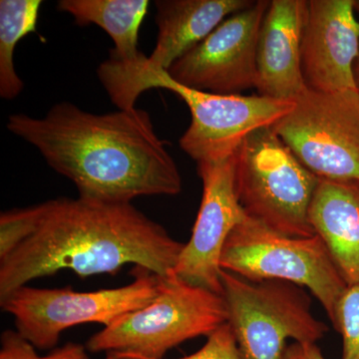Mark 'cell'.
Returning a JSON list of instances; mask_svg holds the SVG:
<instances>
[{
	"label": "cell",
	"instance_id": "cell-1",
	"mask_svg": "<svg viewBox=\"0 0 359 359\" xmlns=\"http://www.w3.org/2000/svg\"><path fill=\"white\" fill-rule=\"evenodd\" d=\"M184 247L132 203L58 198L11 210L0 216V299L65 269L87 278L132 264L168 276Z\"/></svg>",
	"mask_w": 359,
	"mask_h": 359
},
{
	"label": "cell",
	"instance_id": "cell-2",
	"mask_svg": "<svg viewBox=\"0 0 359 359\" xmlns=\"http://www.w3.org/2000/svg\"><path fill=\"white\" fill-rule=\"evenodd\" d=\"M7 129L69 179L79 197L132 203L147 196H176L183 188L176 162L150 115L136 107L93 114L62 102L43 118L11 115Z\"/></svg>",
	"mask_w": 359,
	"mask_h": 359
},
{
	"label": "cell",
	"instance_id": "cell-3",
	"mask_svg": "<svg viewBox=\"0 0 359 359\" xmlns=\"http://www.w3.org/2000/svg\"><path fill=\"white\" fill-rule=\"evenodd\" d=\"M98 76L119 110L133 109L137 99L149 89H166L178 95L192 116L180 138V147L197 163L236 155L249 135L273 126L294 106V102L261 95H226L189 88L174 81L165 70L129 72L103 62Z\"/></svg>",
	"mask_w": 359,
	"mask_h": 359
},
{
	"label": "cell",
	"instance_id": "cell-4",
	"mask_svg": "<svg viewBox=\"0 0 359 359\" xmlns=\"http://www.w3.org/2000/svg\"><path fill=\"white\" fill-rule=\"evenodd\" d=\"M159 278L154 301L92 335L87 351L104 353L105 359H163L179 344L209 337L228 323L222 294L189 285L174 271Z\"/></svg>",
	"mask_w": 359,
	"mask_h": 359
},
{
	"label": "cell",
	"instance_id": "cell-5",
	"mask_svg": "<svg viewBox=\"0 0 359 359\" xmlns=\"http://www.w3.org/2000/svg\"><path fill=\"white\" fill-rule=\"evenodd\" d=\"M318 183L271 127L252 132L236 153L238 202L248 217L283 235L316 236L309 210Z\"/></svg>",
	"mask_w": 359,
	"mask_h": 359
},
{
	"label": "cell",
	"instance_id": "cell-6",
	"mask_svg": "<svg viewBox=\"0 0 359 359\" xmlns=\"http://www.w3.org/2000/svg\"><path fill=\"white\" fill-rule=\"evenodd\" d=\"M222 297L241 359H283L287 341L316 344L325 323L311 311L304 287L280 280H252L221 271Z\"/></svg>",
	"mask_w": 359,
	"mask_h": 359
},
{
	"label": "cell",
	"instance_id": "cell-7",
	"mask_svg": "<svg viewBox=\"0 0 359 359\" xmlns=\"http://www.w3.org/2000/svg\"><path fill=\"white\" fill-rule=\"evenodd\" d=\"M219 266L252 280H280L309 290L334 323L347 285L318 235H283L248 217L224 243Z\"/></svg>",
	"mask_w": 359,
	"mask_h": 359
},
{
	"label": "cell",
	"instance_id": "cell-8",
	"mask_svg": "<svg viewBox=\"0 0 359 359\" xmlns=\"http://www.w3.org/2000/svg\"><path fill=\"white\" fill-rule=\"evenodd\" d=\"M133 273L129 285L95 292L23 285L1 297L0 306L13 316L16 332L35 348L54 349L68 328L85 323L107 327L154 301L159 294L160 276L141 268H135Z\"/></svg>",
	"mask_w": 359,
	"mask_h": 359
},
{
	"label": "cell",
	"instance_id": "cell-9",
	"mask_svg": "<svg viewBox=\"0 0 359 359\" xmlns=\"http://www.w3.org/2000/svg\"><path fill=\"white\" fill-rule=\"evenodd\" d=\"M318 179L359 181V91L306 89L271 126Z\"/></svg>",
	"mask_w": 359,
	"mask_h": 359
},
{
	"label": "cell",
	"instance_id": "cell-10",
	"mask_svg": "<svg viewBox=\"0 0 359 359\" xmlns=\"http://www.w3.org/2000/svg\"><path fill=\"white\" fill-rule=\"evenodd\" d=\"M269 1H255L229 16L167 71L174 81L215 94L256 88L259 30Z\"/></svg>",
	"mask_w": 359,
	"mask_h": 359
},
{
	"label": "cell",
	"instance_id": "cell-11",
	"mask_svg": "<svg viewBox=\"0 0 359 359\" xmlns=\"http://www.w3.org/2000/svg\"><path fill=\"white\" fill-rule=\"evenodd\" d=\"M236 155L197 163L203 183L202 202L192 237L179 257L174 273L189 285L222 294L221 259L224 243L247 214L235 188Z\"/></svg>",
	"mask_w": 359,
	"mask_h": 359
},
{
	"label": "cell",
	"instance_id": "cell-12",
	"mask_svg": "<svg viewBox=\"0 0 359 359\" xmlns=\"http://www.w3.org/2000/svg\"><path fill=\"white\" fill-rule=\"evenodd\" d=\"M359 20L354 0H309L302 42V70L309 89H358Z\"/></svg>",
	"mask_w": 359,
	"mask_h": 359
},
{
	"label": "cell",
	"instance_id": "cell-13",
	"mask_svg": "<svg viewBox=\"0 0 359 359\" xmlns=\"http://www.w3.org/2000/svg\"><path fill=\"white\" fill-rule=\"evenodd\" d=\"M308 0H271L257 49L259 95L294 102L308 87L302 70V42Z\"/></svg>",
	"mask_w": 359,
	"mask_h": 359
},
{
	"label": "cell",
	"instance_id": "cell-14",
	"mask_svg": "<svg viewBox=\"0 0 359 359\" xmlns=\"http://www.w3.org/2000/svg\"><path fill=\"white\" fill-rule=\"evenodd\" d=\"M252 0H158L157 43L150 56L133 62L110 57L106 62L129 72L169 70L182 56L211 34L224 20L254 4Z\"/></svg>",
	"mask_w": 359,
	"mask_h": 359
},
{
	"label": "cell",
	"instance_id": "cell-15",
	"mask_svg": "<svg viewBox=\"0 0 359 359\" xmlns=\"http://www.w3.org/2000/svg\"><path fill=\"white\" fill-rule=\"evenodd\" d=\"M347 287L359 283V181L320 179L309 210Z\"/></svg>",
	"mask_w": 359,
	"mask_h": 359
},
{
	"label": "cell",
	"instance_id": "cell-16",
	"mask_svg": "<svg viewBox=\"0 0 359 359\" xmlns=\"http://www.w3.org/2000/svg\"><path fill=\"white\" fill-rule=\"evenodd\" d=\"M147 0H61L59 11L80 25H96L114 42L110 57L133 62L144 55L138 49L139 30L148 13Z\"/></svg>",
	"mask_w": 359,
	"mask_h": 359
},
{
	"label": "cell",
	"instance_id": "cell-17",
	"mask_svg": "<svg viewBox=\"0 0 359 359\" xmlns=\"http://www.w3.org/2000/svg\"><path fill=\"white\" fill-rule=\"evenodd\" d=\"M41 4L40 0L0 1V95L6 100L22 91V80L14 68V50L23 37L36 32Z\"/></svg>",
	"mask_w": 359,
	"mask_h": 359
},
{
	"label": "cell",
	"instance_id": "cell-18",
	"mask_svg": "<svg viewBox=\"0 0 359 359\" xmlns=\"http://www.w3.org/2000/svg\"><path fill=\"white\" fill-rule=\"evenodd\" d=\"M332 325L342 337L341 359H359V283L340 297Z\"/></svg>",
	"mask_w": 359,
	"mask_h": 359
},
{
	"label": "cell",
	"instance_id": "cell-19",
	"mask_svg": "<svg viewBox=\"0 0 359 359\" xmlns=\"http://www.w3.org/2000/svg\"><path fill=\"white\" fill-rule=\"evenodd\" d=\"M87 351L83 344L68 342L46 355H39L36 348L16 330H6L0 339V359H89Z\"/></svg>",
	"mask_w": 359,
	"mask_h": 359
},
{
	"label": "cell",
	"instance_id": "cell-20",
	"mask_svg": "<svg viewBox=\"0 0 359 359\" xmlns=\"http://www.w3.org/2000/svg\"><path fill=\"white\" fill-rule=\"evenodd\" d=\"M179 359H241L235 335L228 323L208 337L207 342L197 353Z\"/></svg>",
	"mask_w": 359,
	"mask_h": 359
},
{
	"label": "cell",
	"instance_id": "cell-21",
	"mask_svg": "<svg viewBox=\"0 0 359 359\" xmlns=\"http://www.w3.org/2000/svg\"><path fill=\"white\" fill-rule=\"evenodd\" d=\"M283 359H325L316 344L294 342L287 346Z\"/></svg>",
	"mask_w": 359,
	"mask_h": 359
},
{
	"label": "cell",
	"instance_id": "cell-22",
	"mask_svg": "<svg viewBox=\"0 0 359 359\" xmlns=\"http://www.w3.org/2000/svg\"><path fill=\"white\" fill-rule=\"evenodd\" d=\"M354 75H355L356 85L359 91V57L356 60L355 66H354Z\"/></svg>",
	"mask_w": 359,
	"mask_h": 359
},
{
	"label": "cell",
	"instance_id": "cell-23",
	"mask_svg": "<svg viewBox=\"0 0 359 359\" xmlns=\"http://www.w3.org/2000/svg\"><path fill=\"white\" fill-rule=\"evenodd\" d=\"M355 11H358L359 13V0L358 1H355Z\"/></svg>",
	"mask_w": 359,
	"mask_h": 359
}]
</instances>
